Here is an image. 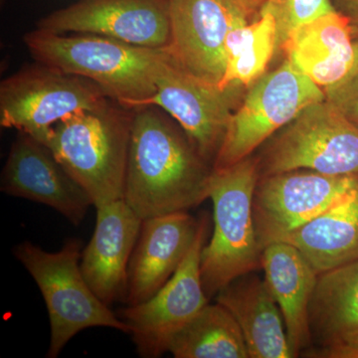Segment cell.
Segmentation results:
<instances>
[{
  "label": "cell",
  "instance_id": "cell-1",
  "mask_svg": "<svg viewBox=\"0 0 358 358\" xmlns=\"http://www.w3.org/2000/svg\"><path fill=\"white\" fill-rule=\"evenodd\" d=\"M213 171L155 106L134 110L124 200L143 220L199 206Z\"/></svg>",
  "mask_w": 358,
  "mask_h": 358
},
{
  "label": "cell",
  "instance_id": "cell-2",
  "mask_svg": "<svg viewBox=\"0 0 358 358\" xmlns=\"http://www.w3.org/2000/svg\"><path fill=\"white\" fill-rule=\"evenodd\" d=\"M24 43L40 64L86 78L122 107L136 110L157 92L169 49L148 48L102 35L57 34L37 28Z\"/></svg>",
  "mask_w": 358,
  "mask_h": 358
},
{
  "label": "cell",
  "instance_id": "cell-3",
  "mask_svg": "<svg viewBox=\"0 0 358 358\" xmlns=\"http://www.w3.org/2000/svg\"><path fill=\"white\" fill-rule=\"evenodd\" d=\"M115 103L67 115L47 143L95 207L124 199L134 113Z\"/></svg>",
  "mask_w": 358,
  "mask_h": 358
},
{
  "label": "cell",
  "instance_id": "cell-4",
  "mask_svg": "<svg viewBox=\"0 0 358 358\" xmlns=\"http://www.w3.org/2000/svg\"><path fill=\"white\" fill-rule=\"evenodd\" d=\"M259 178L258 160L251 157L213 171L209 194L213 202V234L201 254L202 284L208 299L261 267L263 249L253 214Z\"/></svg>",
  "mask_w": 358,
  "mask_h": 358
},
{
  "label": "cell",
  "instance_id": "cell-5",
  "mask_svg": "<svg viewBox=\"0 0 358 358\" xmlns=\"http://www.w3.org/2000/svg\"><path fill=\"white\" fill-rule=\"evenodd\" d=\"M14 256L41 292L49 320L50 345L47 357L56 358L80 331L110 327L129 334V327L103 303L82 273V242L68 239L57 252H47L31 242L18 244Z\"/></svg>",
  "mask_w": 358,
  "mask_h": 358
},
{
  "label": "cell",
  "instance_id": "cell-6",
  "mask_svg": "<svg viewBox=\"0 0 358 358\" xmlns=\"http://www.w3.org/2000/svg\"><path fill=\"white\" fill-rule=\"evenodd\" d=\"M258 167L263 176L294 171L358 176V127L327 100L313 103L271 138Z\"/></svg>",
  "mask_w": 358,
  "mask_h": 358
},
{
  "label": "cell",
  "instance_id": "cell-7",
  "mask_svg": "<svg viewBox=\"0 0 358 358\" xmlns=\"http://www.w3.org/2000/svg\"><path fill=\"white\" fill-rule=\"evenodd\" d=\"M326 100L324 89L286 60L249 87L233 113L213 169H225L252 152L294 121L308 106Z\"/></svg>",
  "mask_w": 358,
  "mask_h": 358
},
{
  "label": "cell",
  "instance_id": "cell-8",
  "mask_svg": "<svg viewBox=\"0 0 358 358\" xmlns=\"http://www.w3.org/2000/svg\"><path fill=\"white\" fill-rule=\"evenodd\" d=\"M110 100L86 78L39 63L0 84V124L24 131L47 145L52 129L61 120L78 110H95Z\"/></svg>",
  "mask_w": 358,
  "mask_h": 358
},
{
  "label": "cell",
  "instance_id": "cell-9",
  "mask_svg": "<svg viewBox=\"0 0 358 358\" xmlns=\"http://www.w3.org/2000/svg\"><path fill=\"white\" fill-rule=\"evenodd\" d=\"M208 221L200 219L196 238L171 279L152 298L128 306L117 317L129 327L138 355L162 357L171 339L208 303L201 278V254Z\"/></svg>",
  "mask_w": 358,
  "mask_h": 358
},
{
  "label": "cell",
  "instance_id": "cell-10",
  "mask_svg": "<svg viewBox=\"0 0 358 358\" xmlns=\"http://www.w3.org/2000/svg\"><path fill=\"white\" fill-rule=\"evenodd\" d=\"M358 186V176L294 171L259 178L253 199L257 236L262 249L282 242Z\"/></svg>",
  "mask_w": 358,
  "mask_h": 358
},
{
  "label": "cell",
  "instance_id": "cell-11",
  "mask_svg": "<svg viewBox=\"0 0 358 358\" xmlns=\"http://www.w3.org/2000/svg\"><path fill=\"white\" fill-rule=\"evenodd\" d=\"M155 84L157 92L143 107L155 106L166 110L199 154L206 160H215L242 86L221 88L188 72L171 54Z\"/></svg>",
  "mask_w": 358,
  "mask_h": 358
},
{
  "label": "cell",
  "instance_id": "cell-12",
  "mask_svg": "<svg viewBox=\"0 0 358 358\" xmlns=\"http://www.w3.org/2000/svg\"><path fill=\"white\" fill-rule=\"evenodd\" d=\"M38 29L102 35L148 48L171 42V0H80L42 18Z\"/></svg>",
  "mask_w": 358,
  "mask_h": 358
},
{
  "label": "cell",
  "instance_id": "cell-13",
  "mask_svg": "<svg viewBox=\"0 0 358 358\" xmlns=\"http://www.w3.org/2000/svg\"><path fill=\"white\" fill-rule=\"evenodd\" d=\"M249 20L229 0H171L167 49L188 72L219 85L225 74L228 35Z\"/></svg>",
  "mask_w": 358,
  "mask_h": 358
},
{
  "label": "cell",
  "instance_id": "cell-14",
  "mask_svg": "<svg viewBox=\"0 0 358 358\" xmlns=\"http://www.w3.org/2000/svg\"><path fill=\"white\" fill-rule=\"evenodd\" d=\"M0 189L10 196L46 205L73 225L81 224L93 205L88 193L73 178L50 148L18 131L1 174Z\"/></svg>",
  "mask_w": 358,
  "mask_h": 358
},
{
  "label": "cell",
  "instance_id": "cell-15",
  "mask_svg": "<svg viewBox=\"0 0 358 358\" xmlns=\"http://www.w3.org/2000/svg\"><path fill=\"white\" fill-rule=\"evenodd\" d=\"M95 231L82 250V273L103 303L126 301L129 261L143 219L124 199L99 205Z\"/></svg>",
  "mask_w": 358,
  "mask_h": 358
},
{
  "label": "cell",
  "instance_id": "cell-16",
  "mask_svg": "<svg viewBox=\"0 0 358 358\" xmlns=\"http://www.w3.org/2000/svg\"><path fill=\"white\" fill-rule=\"evenodd\" d=\"M199 222L187 211L143 220L129 261L128 306L148 301L166 284L192 248Z\"/></svg>",
  "mask_w": 358,
  "mask_h": 358
},
{
  "label": "cell",
  "instance_id": "cell-17",
  "mask_svg": "<svg viewBox=\"0 0 358 358\" xmlns=\"http://www.w3.org/2000/svg\"><path fill=\"white\" fill-rule=\"evenodd\" d=\"M350 18L336 9L294 29L281 49L300 72L322 89L338 83L358 59Z\"/></svg>",
  "mask_w": 358,
  "mask_h": 358
},
{
  "label": "cell",
  "instance_id": "cell-18",
  "mask_svg": "<svg viewBox=\"0 0 358 358\" xmlns=\"http://www.w3.org/2000/svg\"><path fill=\"white\" fill-rule=\"evenodd\" d=\"M261 268L281 310L294 357H299L313 343L310 307L319 274L300 250L288 242L266 247Z\"/></svg>",
  "mask_w": 358,
  "mask_h": 358
},
{
  "label": "cell",
  "instance_id": "cell-19",
  "mask_svg": "<svg viewBox=\"0 0 358 358\" xmlns=\"http://www.w3.org/2000/svg\"><path fill=\"white\" fill-rule=\"evenodd\" d=\"M240 327L249 358H293L281 310L265 279L242 275L215 296Z\"/></svg>",
  "mask_w": 358,
  "mask_h": 358
},
{
  "label": "cell",
  "instance_id": "cell-20",
  "mask_svg": "<svg viewBox=\"0 0 358 358\" xmlns=\"http://www.w3.org/2000/svg\"><path fill=\"white\" fill-rule=\"evenodd\" d=\"M282 242L300 250L317 274L358 261V186Z\"/></svg>",
  "mask_w": 358,
  "mask_h": 358
},
{
  "label": "cell",
  "instance_id": "cell-21",
  "mask_svg": "<svg viewBox=\"0 0 358 358\" xmlns=\"http://www.w3.org/2000/svg\"><path fill=\"white\" fill-rule=\"evenodd\" d=\"M310 324L320 348L358 334V261L317 275Z\"/></svg>",
  "mask_w": 358,
  "mask_h": 358
},
{
  "label": "cell",
  "instance_id": "cell-22",
  "mask_svg": "<svg viewBox=\"0 0 358 358\" xmlns=\"http://www.w3.org/2000/svg\"><path fill=\"white\" fill-rule=\"evenodd\" d=\"M176 358H249L236 320L220 303L206 306L171 339Z\"/></svg>",
  "mask_w": 358,
  "mask_h": 358
},
{
  "label": "cell",
  "instance_id": "cell-23",
  "mask_svg": "<svg viewBox=\"0 0 358 358\" xmlns=\"http://www.w3.org/2000/svg\"><path fill=\"white\" fill-rule=\"evenodd\" d=\"M278 50L277 26L272 14L261 11L258 20L235 28L226 40V70L219 86H251L267 70Z\"/></svg>",
  "mask_w": 358,
  "mask_h": 358
},
{
  "label": "cell",
  "instance_id": "cell-24",
  "mask_svg": "<svg viewBox=\"0 0 358 358\" xmlns=\"http://www.w3.org/2000/svg\"><path fill=\"white\" fill-rule=\"evenodd\" d=\"M336 10L331 0H266L261 11H268L274 17L280 50L294 29Z\"/></svg>",
  "mask_w": 358,
  "mask_h": 358
},
{
  "label": "cell",
  "instance_id": "cell-25",
  "mask_svg": "<svg viewBox=\"0 0 358 358\" xmlns=\"http://www.w3.org/2000/svg\"><path fill=\"white\" fill-rule=\"evenodd\" d=\"M327 102L358 127V59L352 71L338 83L324 89Z\"/></svg>",
  "mask_w": 358,
  "mask_h": 358
},
{
  "label": "cell",
  "instance_id": "cell-26",
  "mask_svg": "<svg viewBox=\"0 0 358 358\" xmlns=\"http://www.w3.org/2000/svg\"><path fill=\"white\" fill-rule=\"evenodd\" d=\"M308 357L358 358V334L341 339L331 345L303 352Z\"/></svg>",
  "mask_w": 358,
  "mask_h": 358
},
{
  "label": "cell",
  "instance_id": "cell-27",
  "mask_svg": "<svg viewBox=\"0 0 358 358\" xmlns=\"http://www.w3.org/2000/svg\"><path fill=\"white\" fill-rule=\"evenodd\" d=\"M229 1L239 7L248 16L249 20L255 16L259 17L264 4L266 3V0H229Z\"/></svg>",
  "mask_w": 358,
  "mask_h": 358
},
{
  "label": "cell",
  "instance_id": "cell-28",
  "mask_svg": "<svg viewBox=\"0 0 358 358\" xmlns=\"http://www.w3.org/2000/svg\"><path fill=\"white\" fill-rule=\"evenodd\" d=\"M341 13L350 18L353 30L358 33V0H338Z\"/></svg>",
  "mask_w": 358,
  "mask_h": 358
}]
</instances>
